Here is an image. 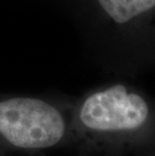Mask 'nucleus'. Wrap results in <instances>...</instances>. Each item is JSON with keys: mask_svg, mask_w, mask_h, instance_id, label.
<instances>
[{"mask_svg": "<svg viewBox=\"0 0 155 156\" xmlns=\"http://www.w3.org/2000/svg\"><path fill=\"white\" fill-rule=\"evenodd\" d=\"M101 7L119 25L127 24L155 7V0H99Z\"/></svg>", "mask_w": 155, "mask_h": 156, "instance_id": "3", "label": "nucleus"}, {"mask_svg": "<svg viewBox=\"0 0 155 156\" xmlns=\"http://www.w3.org/2000/svg\"><path fill=\"white\" fill-rule=\"evenodd\" d=\"M74 100L0 95V156L69 147Z\"/></svg>", "mask_w": 155, "mask_h": 156, "instance_id": "2", "label": "nucleus"}, {"mask_svg": "<svg viewBox=\"0 0 155 156\" xmlns=\"http://www.w3.org/2000/svg\"><path fill=\"white\" fill-rule=\"evenodd\" d=\"M80 156H138L155 151V102L124 83L74 100L71 140Z\"/></svg>", "mask_w": 155, "mask_h": 156, "instance_id": "1", "label": "nucleus"}, {"mask_svg": "<svg viewBox=\"0 0 155 156\" xmlns=\"http://www.w3.org/2000/svg\"><path fill=\"white\" fill-rule=\"evenodd\" d=\"M138 156H155V151L149 152V153H145V154H142V155H138Z\"/></svg>", "mask_w": 155, "mask_h": 156, "instance_id": "4", "label": "nucleus"}]
</instances>
